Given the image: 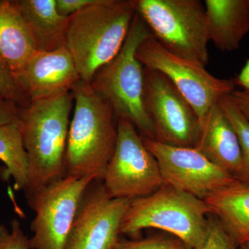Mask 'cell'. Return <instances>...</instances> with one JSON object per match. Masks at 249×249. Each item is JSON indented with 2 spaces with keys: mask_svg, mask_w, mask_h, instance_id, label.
<instances>
[{
  "mask_svg": "<svg viewBox=\"0 0 249 249\" xmlns=\"http://www.w3.org/2000/svg\"><path fill=\"white\" fill-rule=\"evenodd\" d=\"M73 112L67 138V176L102 181L115 149L118 119L107 100L89 82L71 90Z\"/></svg>",
  "mask_w": 249,
  "mask_h": 249,
  "instance_id": "obj_1",
  "label": "cell"
},
{
  "mask_svg": "<svg viewBox=\"0 0 249 249\" xmlns=\"http://www.w3.org/2000/svg\"><path fill=\"white\" fill-rule=\"evenodd\" d=\"M73 107L70 91L30 101L20 109L19 122L29 160L26 198L66 176L65 156Z\"/></svg>",
  "mask_w": 249,
  "mask_h": 249,
  "instance_id": "obj_2",
  "label": "cell"
},
{
  "mask_svg": "<svg viewBox=\"0 0 249 249\" xmlns=\"http://www.w3.org/2000/svg\"><path fill=\"white\" fill-rule=\"evenodd\" d=\"M136 14V0H97L69 18L64 46L80 79L90 83L117 55Z\"/></svg>",
  "mask_w": 249,
  "mask_h": 249,
  "instance_id": "obj_3",
  "label": "cell"
},
{
  "mask_svg": "<svg viewBox=\"0 0 249 249\" xmlns=\"http://www.w3.org/2000/svg\"><path fill=\"white\" fill-rule=\"evenodd\" d=\"M210 214L203 199L163 183L151 194L129 201L120 234L137 239L144 229H160L194 249L204 240Z\"/></svg>",
  "mask_w": 249,
  "mask_h": 249,
  "instance_id": "obj_4",
  "label": "cell"
},
{
  "mask_svg": "<svg viewBox=\"0 0 249 249\" xmlns=\"http://www.w3.org/2000/svg\"><path fill=\"white\" fill-rule=\"evenodd\" d=\"M152 36L137 13L122 48L96 72L90 83L107 100L117 119L129 121L142 137L154 140L153 126L143 104L144 67L137 57L139 45Z\"/></svg>",
  "mask_w": 249,
  "mask_h": 249,
  "instance_id": "obj_5",
  "label": "cell"
},
{
  "mask_svg": "<svg viewBox=\"0 0 249 249\" xmlns=\"http://www.w3.org/2000/svg\"><path fill=\"white\" fill-rule=\"evenodd\" d=\"M136 11L165 49L206 67L209 37L201 1L136 0Z\"/></svg>",
  "mask_w": 249,
  "mask_h": 249,
  "instance_id": "obj_6",
  "label": "cell"
},
{
  "mask_svg": "<svg viewBox=\"0 0 249 249\" xmlns=\"http://www.w3.org/2000/svg\"><path fill=\"white\" fill-rule=\"evenodd\" d=\"M102 183L111 197L129 200L148 196L164 183L158 162L142 134L126 119H118L115 149Z\"/></svg>",
  "mask_w": 249,
  "mask_h": 249,
  "instance_id": "obj_7",
  "label": "cell"
},
{
  "mask_svg": "<svg viewBox=\"0 0 249 249\" xmlns=\"http://www.w3.org/2000/svg\"><path fill=\"white\" fill-rule=\"evenodd\" d=\"M137 57L144 67L160 71L170 80L191 104L200 124L221 98L235 90L233 80L218 78L204 65L172 53L153 36L141 43Z\"/></svg>",
  "mask_w": 249,
  "mask_h": 249,
  "instance_id": "obj_8",
  "label": "cell"
},
{
  "mask_svg": "<svg viewBox=\"0 0 249 249\" xmlns=\"http://www.w3.org/2000/svg\"><path fill=\"white\" fill-rule=\"evenodd\" d=\"M93 180L66 175L26 198L36 213L31 249H65L80 201Z\"/></svg>",
  "mask_w": 249,
  "mask_h": 249,
  "instance_id": "obj_9",
  "label": "cell"
},
{
  "mask_svg": "<svg viewBox=\"0 0 249 249\" xmlns=\"http://www.w3.org/2000/svg\"><path fill=\"white\" fill-rule=\"evenodd\" d=\"M143 104L155 139L166 145L195 147L200 132L194 109L163 73L144 67Z\"/></svg>",
  "mask_w": 249,
  "mask_h": 249,
  "instance_id": "obj_10",
  "label": "cell"
},
{
  "mask_svg": "<svg viewBox=\"0 0 249 249\" xmlns=\"http://www.w3.org/2000/svg\"><path fill=\"white\" fill-rule=\"evenodd\" d=\"M142 137L158 162L165 184L204 200L213 192L237 181L196 147L173 146Z\"/></svg>",
  "mask_w": 249,
  "mask_h": 249,
  "instance_id": "obj_11",
  "label": "cell"
},
{
  "mask_svg": "<svg viewBox=\"0 0 249 249\" xmlns=\"http://www.w3.org/2000/svg\"><path fill=\"white\" fill-rule=\"evenodd\" d=\"M129 201L111 197L102 181L93 180L80 201L65 249H114Z\"/></svg>",
  "mask_w": 249,
  "mask_h": 249,
  "instance_id": "obj_12",
  "label": "cell"
},
{
  "mask_svg": "<svg viewBox=\"0 0 249 249\" xmlns=\"http://www.w3.org/2000/svg\"><path fill=\"white\" fill-rule=\"evenodd\" d=\"M14 75L29 102L50 99L70 92L81 80L65 46L51 52H37Z\"/></svg>",
  "mask_w": 249,
  "mask_h": 249,
  "instance_id": "obj_13",
  "label": "cell"
},
{
  "mask_svg": "<svg viewBox=\"0 0 249 249\" xmlns=\"http://www.w3.org/2000/svg\"><path fill=\"white\" fill-rule=\"evenodd\" d=\"M196 146L201 153L242 182L244 160L240 141L219 101L201 121Z\"/></svg>",
  "mask_w": 249,
  "mask_h": 249,
  "instance_id": "obj_14",
  "label": "cell"
},
{
  "mask_svg": "<svg viewBox=\"0 0 249 249\" xmlns=\"http://www.w3.org/2000/svg\"><path fill=\"white\" fill-rule=\"evenodd\" d=\"M209 41L222 52L240 48L249 32V0H206Z\"/></svg>",
  "mask_w": 249,
  "mask_h": 249,
  "instance_id": "obj_15",
  "label": "cell"
},
{
  "mask_svg": "<svg viewBox=\"0 0 249 249\" xmlns=\"http://www.w3.org/2000/svg\"><path fill=\"white\" fill-rule=\"evenodd\" d=\"M204 200L237 248L249 243V185L235 181Z\"/></svg>",
  "mask_w": 249,
  "mask_h": 249,
  "instance_id": "obj_16",
  "label": "cell"
},
{
  "mask_svg": "<svg viewBox=\"0 0 249 249\" xmlns=\"http://www.w3.org/2000/svg\"><path fill=\"white\" fill-rule=\"evenodd\" d=\"M37 52L32 33L14 0H0V58L14 74Z\"/></svg>",
  "mask_w": 249,
  "mask_h": 249,
  "instance_id": "obj_17",
  "label": "cell"
},
{
  "mask_svg": "<svg viewBox=\"0 0 249 249\" xmlns=\"http://www.w3.org/2000/svg\"><path fill=\"white\" fill-rule=\"evenodd\" d=\"M34 36L37 52L63 47L69 18L57 11L55 0H14Z\"/></svg>",
  "mask_w": 249,
  "mask_h": 249,
  "instance_id": "obj_18",
  "label": "cell"
},
{
  "mask_svg": "<svg viewBox=\"0 0 249 249\" xmlns=\"http://www.w3.org/2000/svg\"><path fill=\"white\" fill-rule=\"evenodd\" d=\"M0 160L6 165L4 177L12 178L18 191H24L29 176V160L19 120L0 126Z\"/></svg>",
  "mask_w": 249,
  "mask_h": 249,
  "instance_id": "obj_19",
  "label": "cell"
},
{
  "mask_svg": "<svg viewBox=\"0 0 249 249\" xmlns=\"http://www.w3.org/2000/svg\"><path fill=\"white\" fill-rule=\"evenodd\" d=\"M219 104L231 123L240 141L244 160V176L241 183L249 185V121L237 107L231 94L221 98Z\"/></svg>",
  "mask_w": 249,
  "mask_h": 249,
  "instance_id": "obj_20",
  "label": "cell"
},
{
  "mask_svg": "<svg viewBox=\"0 0 249 249\" xmlns=\"http://www.w3.org/2000/svg\"><path fill=\"white\" fill-rule=\"evenodd\" d=\"M114 249H191L179 239L172 236H151L142 239L119 240Z\"/></svg>",
  "mask_w": 249,
  "mask_h": 249,
  "instance_id": "obj_21",
  "label": "cell"
},
{
  "mask_svg": "<svg viewBox=\"0 0 249 249\" xmlns=\"http://www.w3.org/2000/svg\"><path fill=\"white\" fill-rule=\"evenodd\" d=\"M194 249H238L213 214L208 219L207 231L203 242Z\"/></svg>",
  "mask_w": 249,
  "mask_h": 249,
  "instance_id": "obj_22",
  "label": "cell"
},
{
  "mask_svg": "<svg viewBox=\"0 0 249 249\" xmlns=\"http://www.w3.org/2000/svg\"><path fill=\"white\" fill-rule=\"evenodd\" d=\"M0 100L12 101L19 106L27 102V97L19 89L13 72L0 58Z\"/></svg>",
  "mask_w": 249,
  "mask_h": 249,
  "instance_id": "obj_23",
  "label": "cell"
},
{
  "mask_svg": "<svg viewBox=\"0 0 249 249\" xmlns=\"http://www.w3.org/2000/svg\"><path fill=\"white\" fill-rule=\"evenodd\" d=\"M0 249H31L29 239L24 235L17 219L11 222V231L0 224Z\"/></svg>",
  "mask_w": 249,
  "mask_h": 249,
  "instance_id": "obj_24",
  "label": "cell"
},
{
  "mask_svg": "<svg viewBox=\"0 0 249 249\" xmlns=\"http://www.w3.org/2000/svg\"><path fill=\"white\" fill-rule=\"evenodd\" d=\"M97 0H55L57 11L65 18H70L96 2Z\"/></svg>",
  "mask_w": 249,
  "mask_h": 249,
  "instance_id": "obj_25",
  "label": "cell"
},
{
  "mask_svg": "<svg viewBox=\"0 0 249 249\" xmlns=\"http://www.w3.org/2000/svg\"><path fill=\"white\" fill-rule=\"evenodd\" d=\"M20 109L12 101L0 100V126L19 120Z\"/></svg>",
  "mask_w": 249,
  "mask_h": 249,
  "instance_id": "obj_26",
  "label": "cell"
},
{
  "mask_svg": "<svg viewBox=\"0 0 249 249\" xmlns=\"http://www.w3.org/2000/svg\"><path fill=\"white\" fill-rule=\"evenodd\" d=\"M231 97L237 107L249 121V91L246 90H234Z\"/></svg>",
  "mask_w": 249,
  "mask_h": 249,
  "instance_id": "obj_27",
  "label": "cell"
},
{
  "mask_svg": "<svg viewBox=\"0 0 249 249\" xmlns=\"http://www.w3.org/2000/svg\"><path fill=\"white\" fill-rule=\"evenodd\" d=\"M235 85H240L244 90L249 91V60L242 69L240 74L234 79Z\"/></svg>",
  "mask_w": 249,
  "mask_h": 249,
  "instance_id": "obj_28",
  "label": "cell"
},
{
  "mask_svg": "<svg viewBox=\"0 0 249 249\" xmlns=\"http://www.w3.org/2000/svg\"><path fill=\"white\" fill-rule=\"evenodd\" d=\"M238 249H249V243L245 244L239 247Z\"/></svg>",
  "mask_w": 249,
  "mask_h": 249,
  "instance_id": "obj_29",
  "label": "cell"
}]
</instances>
